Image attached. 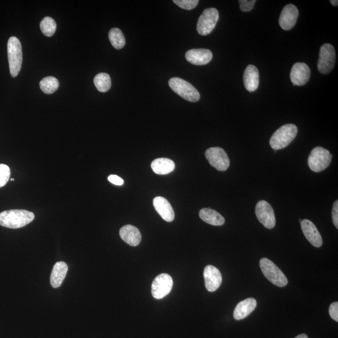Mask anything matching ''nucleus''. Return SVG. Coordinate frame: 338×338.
<instances>
[{
	"label": "nucleus",
	"instance_id": "13",
	"mask_svg": "<svg viewBox=\"0 0 338 338\" xmlns=\"http://www.w3.org/2000/svg\"><path fill=\"white\" fill-rule=\"evenodd\" d=\"M299 11L294 5H286L282 10L280 15L279 23L281 28L284 30H289L294 27L297 23Z\"/></svg>",
	"mask_w": 338,
	"mask_h": 338
},
{
	"label": "nucleus",
	"instance_id": "27",
	"mask_svg": "<svg viewBox=\"0 0 338 338\" xmlns=\"http://www.w3.org/2000/svg\"><path fill=\"white\" fill-rule=\"evenodd\" d=\"M40 29L45 35L50 37L54 35L57 30V23L51 17H46L40 23Z\"/></svg>",
	"mask_w": 338,
	"mask_h": 338
},
{
	"label": "nucleus",
	"instance_id": "16",
	"mask_svg": "<svg viewBox=\"0 0 338 338\" xmlns=\"http://www.w3.org/2000/svg\"><path fill=\"white\" fill-rule=\"evenodd\" d=\"M213 53L208 49H192L187 51L186 59L187 62L195 65H204L213 59Z\"/></svg>",
	"mask_w": 338,
	"mask_h": 338
},
{
	"label": "nucleus",
	"instance_id": "23",
	"mask_svg": "<svg viewBox=\"0 0 338 338\" xmlns=\"http://www.w3.org/2000/svg\"><path fill=\"white\" fill-rule=\"evenodd\" d=\"M174 161L167 158H158L151 163L152 171L158 175H165L170 174L175 169Z\"/></svg>",
	"mask_w": 338,
	"mask_h": 338
},
{
	"label": "nucleus",
	"instance_id": "18",
	"mask_svg": "<svg viewBox=\"0 0 338 338\" xmlns=\"http://www.w3.org/2000/svg\"><path fill=\"white\" fill-rule=\"evenodd\" d=\"M243 80L247 91H256L260 85V73L258 68L252 65H248L244 71Z\"/></svg>",
	"mask_w": 338,
	"mask_h": 338
},
{
	"label": "nucleus",
	"instance_id": "34",
	"mask_svg": "<svg viewBox=\"0 0 338 338\" xmlns=\"http://www.w3.org/2000/svg\"><path fill=\"white\" fill-rule=\"evenodd\" d=\"M330 3H331V5H333L334 7H337L338 5L337 0H331V1H330Z\"/></svg>",
	"mask_w": 338,
	"mask_h": 338
},
{
	"label": "nucleus",
	"instance_id": "24",
	"mask_svg": "<svg viewBox=\"0 0 338 338\" xmlns=\"http://www.w3.org/2000/svg\"><path fill=\"white\" fill-rule=\"evenodd\" d=\"M94 84L98 91L102 93L109 91L112 86V81L109 74L100 73L95 76Z\"/></svg>",
	"mask_w": 338,
	"mask_h": 338
},
{
	"label": "nucleus",
	"instance_id": "20",
	"mask_svg": "<svg viewBox=\"0 0 338 338\" xmlns=\"http://www.w3.org/2000/svg\"><path fill=\"white\" fill-rule=\"evenodd\" d=\"M257 302L255 298H249L238 303L234 311V318L236 320H241L246 318L255 310Z\"/></svg>",
	"mask_w": 338,
	"mask_h": 338
},
{
	"label": "nucleus",
	"instance_id": "37",
	"mask_svg": "<svg viewBox=\"0 0 338 338\" xmlns=\"http://www.w3.org/2000/svg\"><path fill=\"white\" fill-rule=\"evenodd\" d=\"M302 219H300V223H302Z\"/></svg>",
	"mask_w": 338,
	"mask_h": 338
},
{
	"label": "nucleus",
	"instance_id": "2",
	"mask_svg": "<svg viewBox=\"0 0 338 338\" xmlns=\"http://www.w3.org/2000/svg\"><path fill=\"white\" fill-rule=\"evenodd\" d=\"M297 134L298 128L294 124H286L273 134L269 143L274 150L284 149L291 143L297 137Z\"/></svg>",
	"mask_w": 338,
	"mask_h": 338
},
{
	"label": "nucleus",
	"instance_id": "17",
	"mask_svg": "<svg viewBox=\"0 0 338 338\" xmlns=\"http://www.w3.org/2000/svg\"><path fill=\"white\" fill-rule=\"evenodd\" d=\"M154 208L163 220L171 223L175 218L173 207L168 200L162 197H156L153 200Z\"/></svg>",
	"mask_w": 338,
	"mask_h": 338
},
{
	"label": "nucleus",
	"instance_id": "28",
	"mask_svg": "<svg viewBox=\"0 0 338 338\" xmlns=\"http://www.w3.org/2000/svg\"><path fill=\"white\" fill-rule=\"evenodd\" d=\"M10 173H11L9 166L4 163L0 164V188L5 186L9 182Z\"/></svg>",
	"mask_w": 338,
	"mask_h": 338
},
{
	"label": "nucleus",
	"instance_id": "14",
	"mask_svg": "<svg viewBox=\"0 0 338 338\" xmlns=\"http://www.w3.org/2000/svg\"><path fill=\"white\" fill-rule=\"evenodd\" d=\"M204 278L206 289L209 292H215L221 286L223 278L221 272L212 265L205 267Z\"/></svg>",
	"mask_w": 338,
	"mask_h": 338
},
{
	"label": "nucleus",
	"instance_id": "36",
	"mask_svg": "<svg viewBox=\"0 0 338 338\" xmlns=\"http://www.w3.org/2000/svg\"><path fill=\"white\" fill-rule=\"evenodd\" d=\"M15 179H11V181H14Z\"/></svg>",
	"mask_w": 338,
	"mask_h": 338
},
{
	"label": "nucleus",
	"instance_id": "31",
	"mask_svg": "<svg viewBox=\"0 0 338 338\" xmlns=\"http://www.w3.org/2000/svg\"><path fill=\"white\" fill-rule=\"evenodd\" d=\"M329 313L333 320L338 322V303H332L329 306Z\"/></svg>",
	"mask_w": 338,
	"mask_h": 338
},
{
	"label": "nucleus",
	"instance_id": "30",
	"mask_svg": "<svg viewBox=\"0 0 338 338\" xmlns=\"http://www.w3.org/2000/svg\"><path fill=\"white\" fill-rule=\"evenodd\" d=\"M256 1L255 0H239V3L240 5V9L243 12H250L253 9L254 7L256 4Z\"/></svg>",
	"mask_w": 338,
	"mask_h": 338
},
{
	"label": "nucleus",
	"instance_id": "32",
	"mask_svg": "<svg viewBox=\"0 0 338 338\" xmlns=\"http://www.w3.org/2000/svg\"><path fill=\"white\" fill-rule=\"evenodd\" d=\"M332 222L335 227L338 229V200L334 202L332 210Z\"/></svg>",
	"mask_w": 338,
	"mask_h": 338
},
{
	"label": "nucleus",
	"instance_id": "35",
	"mask_svg": "<svg viewBox=\"0 0 338 338\" xmlns=\"http://www.w3.org/2000/svg\"><path fill=\"white\" fill-rule=\"evenodd\" d=\"M294 338H308V337L307 335H306V334H302L298 335V336H297Z\"/></svg>",
	"mask_w": 338,
	"mask_h": 338
},
{
	"label": "nucleus",
	"instance_id": "9",
	"mask_svg": "<svg viewBox=\"0 0 338 338\" xmlns=\"http://www.w3.org/2000/svg\"><path fill=\"white\" fill-rule=\"evenodd\" d=\"M210 165L219 171H226L230 165V160L228 154L221 147H211L205 152Z\"/></svg>",
	"mask_w": 338,
	"mask_h": 338
},
{
	"label": "nucleus",
	"instance_id": "5",
	"mask_svg": "<svg viewBox=\"0 0 338 338\" xmlns=\"http://www.w3.org/2000/svg\"><path fill=\"white\" fill-rule=\"evenodd\" d=\"M260 268L264 275L274 285L282 287L288 283V280L281 269L268 258L261 259Z\"/></svg>",
	"mask_w": 338,
	"mask_h": 338
},
{
	"label": "nucleus",
	"instance_id": "33",
	"mask_svg": "<svg viewBox=\"0 0 338 338\" xmlns=\"http://www.w3.org/2000/svg\"><path fill=\"white\" fill-rule=\"evenodd\" d=\"M108 180L111 183L116 185V186H122L124 183L123 179L120 178L119 176L116 175H110L108 178Z\"/></svg>",
	"mask_w": 338,
	"mask_h": 338
},
{
	"label": "nucleus",
	"instance_id": "25",
	"mask_svg": "<svg viewBox=\"0 0 338 338\" xmlns=\"http://www.w3.org/2000/svg\"><path fill=\"white\" fill-rule=\"evenodd\" d=\"M109 38L111 44L115 49L120 50L125 46V36L120 29L117 28L111 29L109 33Z\"/></svg>",
	"mask_w": 338,
	"mask_h": 338
},
{
	"label": "nucleus",
	"instance_id": "22",
	"mask_svg": "<svg viewBox=\"0 0 338 338\" xmlns=\"http://www.w3.org/2000/svg\"><path fill=\"white\" fill-rule=\"evenodd\" d=\"M199 217L203 221L212 226H221L225 223V219L217 211L203 208L199 212Z\"/></svg>",
	"mask_w": 338,
	"mask_h": 338
},
{
	"label": "nucleus",
	"instance_id": "8",
	"mask_svg": "<svg viewBox=\"0 0 338 338\" xmlns=\"http://www.w3.org/2000/svg\"><path fill=\"white\" fill-rule=\"evenodd\" d=\"M336 52L334 47L329 44L321 47L318 62V69L322 74H328L333 69L336 63Z\"/></svg>",
	"mask_w": 338,
	"mask_h": 338
},
{
	"label": "nucleus",
	"instance_id": "12",
	"mask_svg": "<svg viewBox=\"0 0 338 338\" xmlns=\"http://www.w3.org/2000/svg\"><path fill=\"white\" fill-rule=\"evenodd\" d=\"M310 76V68L305 63H295L290 73V78L293 86H304L308 83Z\"/></svg>",
	"mask_w": 338,
	"mask_h": 338
},
{
	"label": "nucleus",
	"instance_id": "1",
	"mask_svg": "<svg viewBox=\"0 0 338 338\" xmlns=\"http://www.w3.org/2000/svg\"><path fill=\"white\" fill-rule=\"evenodd\" d=\"M33 213L26 210H5L0 213V226L10 229H19L34 220Z\"/></svg>",
	"mask_w": 338,
	"mask_h": 338
},
{
	"label": "nucleus",
	"instance_id": "21",
	"mask_svg": "<svg viewBox=\"0 0 338 338\" xmlns=\"http://www.w3.org/2000/svg\"><path fill=\"white\" fill-rule=\"evenodd\" d=\"M68 266L63 261L58 262L54 266L50 276V283L54 288H57L62 285L68 272Z\"/></svg>",
	"mask_w": 338,
	"mask_h": 338
},
{
	"label": "nucleus",
	"instance_id": "29",
	"mask_svg": "<svg viewBox=\"0 0 338 338\" xmlns=\"http://www.w3.org/2000/svg\"><path fill=\"white\" fill-rule=\"evenodd\" d=\"M173 2L182 9L191 10L197 7L199 2L198 0H174Z\"/></svg>",
	"mask_w": 338,
	"mask_h": 338
},
{
	"label": "nucleus",
	"instance_id": "3",
	"mask_svg": "<svg viewBox=\"0 0 338 338\" xmlns=\"http://www.w3.org/2000/svg\"><path fill=\"white\" fill-rule=\"evenodd\" d=\"M10 74L15 78L19 74L23 62L22 47L19 39L10 37L7 45Z\"/></svg>",
	"mask_w": 338,
	"mask_h": 338
},
{
	"label": "nucleus",
	"instance_id": "6",
	"mask_svg": "<svg viewBox=\"0 0 338 338\" xmlns=\"http://www.w3.org/2000/svg\"><path fill=\"white\" fill-rule=\"evenodd\" d=\"M332 155L328 150L316 147L311 152L308 157V165L311 171L320 173L329 167L331 162Z\"/></svg>",
	"mask_w": 338,
	"mask_h": 338
},
{
	"label": "nucleus",
	"instance_id": "7",
	"mask_svg": "<svg viewBox=\"0 0 338 338\" xmlns=\"http://www.w3.org/2000/svg\"><path fill=\"white\" fill-rule=\"evenodd\" d=\"M219 18V13L217 9L215 8L205 9L198 20L197 32L202 36L208 35L215 28Z\"/></svg>",
	"mask_w": 338,
	"mask_h": 338
},
{
	"label": "nucleus",
	"instance_id": "15",
	"mask_svg": "<svg viewBox=\"0 0 338 338\" xmlns=\"http://www.w3.org/2000/svg\"><path fill=\"white\" fill-rule=\"evenodd\" d=\"M302 231L308 241L316 247H321L323 240L320 233L312 222L308 219H304L301 223Z\"/></svg>",
	"mask_w": 338,
	"mask_h": 338
},
{
	"label": "nucleus",
	"instance_id": "10",
	"mask_svg": "<svg viewBox=\"0 0 338 338\" xmlns=\"http://www.w3.org/2000/svg\"><path fill=\"white\" fill-rule=\"evenodd\" d=\"M256 216L266 228L271 229L276 225L275 215L273 207L266 200H260L256 206Z\"/></svg>",
	"mask_w": 338,
	"mask_h": 338
},
{
	"label": "nucleus",
	"instance_id": "26",
	"mask_svg": "<svg viewBox=\"0 0 338 338\" xmlns=\"http://www.w3.org/2000/svg\"><path fill=\"white\" fill-rule=\"evenodd\" d=\"M39 87L45 94H54L59 89V81L54 76H47L42 79L39 82Z\"/></svg>",
	"mask_w": 338,
	"mask_h": 338
},
{
	"label": "nucleus",
	"instance_id": "11",
	"mask_svg": "<svg viewBox=\"0 0 338 338\" xmlns=\"http://www.w3.org/2000/svg\"><path fill=\"white\" fill-rule=\"evenodd\" d=\"M173 280L167 274H161L155 278L152 284V294L157 300L162 299L171 292Z\"/></svg>",
	"mask_w": 338,
	"mask_h": 338
},
{
	"label": "nucleus",
	"instance_id": "4",
	"mask_svg": "<svg viewBox=\"0 0 338 338\" xmlns=\"http://www.w3.org/2000/svg\"><path fill=\"white\" fill-rule=\"evenodd\" d=\"M173 91L187 101L197 102L200 99V94L192 84L181 78L173 77L168 81Z\"/></svg>",
	"mask_w": 338,
	"mask_h": 338
},
{
	"label": "nucleus",
	"instance_id": "19",
	"mask_svg": "<svg viewBox=\"0 0 338 338\" xmlns=\"http://www.w3.org/2000/svg\"><path fill=\"white\" fill-rule=\"evenodd\" d=\"M121 239L131 246H137L141 242L142 236L139 230L134 226L126 225L120 230Z\"/></svg>",
	"mask_w": 338,
	"mask_h": 338
}]
</instances>
